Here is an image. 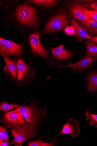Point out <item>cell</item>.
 I'll return each instance as SVG.
<instances>
[{"label":"cell","mask_w":97,"mask_h":146,"mask_svg":"<svg viewBox=\"0 0 97 146\" xmlns=\"http://www.w3.org/2000/svg\"><path fill=\"white\" fill-rule=\"evenodd\" d=\"M7 128L1 125L0 126V141H8L9 140Z\"/></svg>","instance_id":"7402d4cb"},{"label":"cell","mask_w":97,"mask_h":146,"mask_svg":"<svg viewBox=\"0 0 97 146\" xmlns=\"http://www.w3.org/2000/svg\"><path fill=\"white\" fill-rule=\"evenodd\" d=\"M88 90L92 92L97 90V72H93L89 76L88 80Z\"/></svg>","instance_id":"ac0fdd59"},{"label":"cell","mask_w":97,"mask_h":146,"mask_svg":"<svg viewBox=\"0 0 97 146\" xmlns=\"http://www.w3.org/2000/svg\"><path fill=\"white\" fill-rule=\"evenodd\" d=\"M82 28L91 37L97 36V22L91 20L86 22Z\"/></svg>","instance_id":"e0dca14e"},{"label":"cell","mask_w":97,"mask_h":146,"mask_svg":"<svg viewBox=\"0 0 97 146\" xmlns=\"http://www.w3.org/2000/svg\"><path fill=\"white\" fill-rule=\"evenodd\" d=\"M93 58L91 57H84L80 61L75 63L69 62L67 65L60 64L57 66L58 69L71 68L73 73H82L86 70L91 68L93 63Z\"/></svg>","instance_id":"8fae6325"},{"label":"cell","mask_w":97,"mask_h":146,"mask_svg":"<svg viewBox=\"0 0 97 146\" xmlns=\"http://www.w3.org/2000/svg\"><path fill=\"white\" fill-rule=\"evenodd\" d=\"M4 10L7 13L4 20L7 27L16 29L25 35L39 31L47 15L39 7L33 6L27 1H4Z\"/></svg>","instance_id":"6da1fadb"},{"label":"cell","mask_w":97,"mask_h":146,"mask_svg":"<svg viewBox=\"0 0 97 146\" xmlns=\"http://www.w3.org/2000/svg\"><path fill=\"white\" fill-rule=\"evenodd\" d=\"M65 34L67 36H73L75 33L74 28L71 25H69L67 27L64 31Z\"/></svg>","instance_id":"603a6c76"},{"label":"cell","mask_w":97,"mask_h":146,"mask_svg":"<svg viewBox=\"0 0 97 146\" xmlns=\"http://www.w3.org/2000/svg\"><path fill=\"white\" fill-rule=\"evenodd\" d=\"M5 63L4 71L6 78H9L11 80L15 83L17 81L18 73V59H12L10 57H3Z\"/></svg>","instance_id":"7c38bea8"},{"label":"cell","mask_w":97,"mask_h":146,"mask_svg":"<svg viewBox=\"0 0 97 146\" xmlns=\"http://www.w3.org/2000/svg\"><path fill=\"white\" fill-rule=\"evenodd\" d=\"M86 2V0L58 1L61 6L67 8L71 17L82 27L86 22L92 20L89 14L91 9L86 8L81 5Z\"/></svg>","instance_id":"3957f363"},{"label":"cell","mask_w":97,"mask_h":146,"mask_svg":"<svg viewBox=\"0 0 97 146\" xmlns=\"http://www.w3.org/2000/svg\"><path fill=\"white\" fill-rule=\"evenodd\" d=\"M89 40L97 44V36L93 37L91 39Z\"/></svg>","instance_id":"484cf974"},{"label":"cell","mask_w":97,"mask_h":146,"mask_svg":"<svg viewBox=\"0 0 97 146\" xmlns=\"http://www.w3.org/2000/svg\"><path fill=\"white\" fill-rule=\"evenodd\" d=\"M37 124H24L13 126L9 131L14 136L13 141L10 145L15 143L21 144L26 140L37 137L39 132Z\"/></svg>","instance_id":"5b68a950"},{"label":"cell","mask_w":97,"mask_h":146,"mask_svg":"<svg viewBox=\"0 0 97 146\" xmlns=\"http://www.w3.org/2000/svg\"><path fill=\"white\" fill-rule=\"evenodd\" d=\"M0 146H9L8 141H0Z\"/></svg>","instance_id":"d4e9b609"},{"label":"cell","mask_w":97,"mask_h":146,"mask_svg":"<svg viewBox=\"0 0 97 146\" xmlns=\"http://www.w3.org/2000/svg\"><path fill=\"white\" fill-rule=\"evenodd\" d=\"M38 104V102L35 100L27 105H20V111L27 123L38 125L43 123L44 119L47 116V108L44 106L39 110Z\"/></svg>","instance_id":"277c9868"},{"label":"cell","mask_w":97,"mask_h":146,"mask_svg":"<svg viewBox=\"0 0 97 146\" xmlns=\"http://www.w3.org/2000/svg\"><path fill=\"white\" fill-rule=\"evenodd\" d=\"M86 51L84 57H91L94 62L97 60V44L88 40L85 42Z\"/></svg>","instance_id":"2e32d148"},{"label":"cell","mask_w":97,"mask_h":146,"mask_svg":"<svg viewBox=\"0 0 97 146\" xmlns=\"http://www.w3.org/2000/svg\"><path fill=\"white\" fill-rule=\"evenodd\" d=\"M97 22V20L96 21Z\"/></svg>","instance_id":"4316f807"},{"label":"cell","mask_w":97,"mask_h":146,"mask_svg":"<svg viewBox=\"0 0 97 146\" xmlns=\"http://www.w3.org/2000/svg\"><path fill=\"white\" fill-rule=\"evenodd\" d=\"M85 114L87 118V121H90V124L97 128V115L92 114L90 111L88 110Z\"/></svg>","instance_id":"44dd1931"},{"label":"cell","mask_w":97,"mask_h":146,"mask_svg":"<svg viewBox=\"0 0 97 146\" xmlns=\"http://www.w3.org/2000/svg\"><path fill=\"white\" fill-rule=\"evenodd\" d=\"M49 50L51 55L48 57L46 62L49 66L54 65L57 67L58 65L61 64L60 62L70 60L75 56L74 52L65 49L63 44L56 47L50 48Z\"/></svg>","instance_id":"ba28073f"},{"label":"cell","mask_w":97,"mask_h":146,"mask_svg":"<svg viewBox=\"0 0 97 146\" xmlns=\"http://www.w3.org/2000/svg\"><path fill=\"white\" fill-rule=\"evenodd\" d=\"M28 146H53L55 145V141L49 143L44 142L42 140L30 141L27 143Z\"/></svg>","instance_id":"ffe728a7"},{"label":"cell","mask_w":97,"mask_h":146,"mask_svg":"<svg viewBox=\"0 0 97 146\" xmlns=\"http://www.w3.org/2000/svg\"><path fill=\"white\" fill-rule=\"evenodd\" d=\"M18 73L16 85L18 87L25 88L32 82L36 76L35 65L31 66L23 58L18 59Z\"/></svg>","instance_id":"8992f818"},{"label":"cell","mask_w":97,"mask_h":146,"mask_svg":"<svg viewBox=\"0 0 97 146\" xmlns=\"http://www.w3.org/2000/svg\"><path fill=\"white\" fill-rule=\"evenodd\" d=\"M20 105L18 104H11L7 102L2 101L0 103V110L4 112H7L18 108Z\"/></svg>","instance_id":"d6986e66"},{"label":"cell","mask_w":97,"mask_h":146,"mask_svg":"<svg viewBox=\"0 0 97 146\" xmlns=\"http://www.w3.org/2000/svg\"><path fill=\"white\" fill-rule=\"evenodd\" d=\"M49 16L40 32V36L64 31L70 25L71 16L68 11L59 7L49 12Z\"/></svg>","instance_id":"7a4b0ae2"},{"label":"cell","mask_w":97,"mask_h":146,"mask_svg":"<svg viewBox=\"0 0 97 146\" xmlns=\"http://www.w3.org/2000/svg\"><path fill=\"white\" fill-rule=\"evenodd\" d=\"M27 1L31 5L39 7L45 12L50 11L51 9L59 4L57 0H30Z\"/></svg>","instance_id":"9a60e30c"},{"label":"cell","mask_w":97,"mask_h":146,"mask_svg":"<svg viewBox=\"0 0 97 146\" xmlns=\"http://www.w3.org/2000/svg\"><path fill=\"white\" fill-rule=\"evenodd\" d=\"M89 15L92 20H97V11L91 9L89 12Z\"/></svg>","instance_id":"cb8c5ba5"},{"label":"cell","mask_w":97,"mask_h":146,"mask_svg":"<svg viewBox=\"0 0 97 146\" xmlns=\"http://www.w3.org/2000/svg\"><path fill=\"white\" fill-rule=\"evenodd\" d=\"M40 32L37 31L30 35L28 38L31 52L33 54L32 58L37 56L43 58L46 62L49 53L41 43L40 40Z\"/></svg>","instance_id":"9c48e42d"},{"label":"cell","mask_w":97,"mask_h":146,"mask_svg":"<svg viewBox=\"0 0 97 146\" xmlns=\"http://www.w3.org/2000/svg\"><path fill=\"white\" fill-rule=\"evenodd\" d=\"M70 25L73 27L75 30L73 36L74 43L81 42L83 39H91L92 37L90 36L82 27L72 17L70 19Z\"/></svg>","instance_id":"5bb4252c"},{"label":"cell","mask_w":97,"mask_h":146,"mask_svg":"<svg viewBox=\"0 0 97 146\" xmlns=\"http://www.w3.org/2000/svg\"><path fill=\"white\" fill-rule=\"evenodd\" d=\"M61 127L63 128L60 133L51 141H54L58 136L63 134H70L73 137L76 138L79 135L80 131V126L78 121L72 118L67 119L66 123Z\"/></svg>","instance_id":"4fadbf2b"},{"label":"cell","mask_w":97,"mask_h":146,"mask_svg":"<svg viewBox=\"0 0 97 146\" xmlns=\"http://www.w3.org/2000/svg\"><path fill=\"white\" fill-rule=\"evenodd\" d=\"M19 110V107L15 110L4 113L3 117L1 118V122L7 128L23 125L25 122Z\"/></svg>","instance_id":"30bf717a"},{"label":"cell","mask_w":97,"mask_h":146,"mask_svg":"<svg viewBox=\"0 0 97 146\" xmlns=\"http://www.w3.org/2000/svg\"><path fill=\"white\" fill-rule=\"evenodd\" d=\"M25 38L21 44H17L12 41L0 38V54L3 57L11 58L13 56L17 59L23 58L24 54V46Z\"/></svg>","instance_id":"52a82bcc"}]
</instances>
